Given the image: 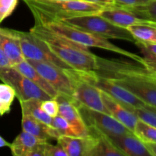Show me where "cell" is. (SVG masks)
Listing matches in <instances>:
<instances>
[{"label": "cell", "instance_id": "1", "mask_svg": "<svg viewBox=\"0 0 156 156\" xmlns=\"http://www.w3.org/2000/svg\"><path fill=\"white\" fill-rule=\"evenodd\" d=\"M96 72L127 89L146 105L156 107V73L128 61L98 56Z\"/></svg>", "mask_w": 156, "mask_h": 156}, {"label": "cell", "instance_id": "2", "mask_svg": "<svg viewBox=\"0 0 156 156\" xmlns=\"http://www.w3.org/2000/svg\"><path fill=\"white\" fill-rule=\"evenodd\" d=\"M34 22L29 31L44 41L55 55L70 67L75 69L97 71L98 56L91 53L88 47L55 33L41 23Z\"/></svg>", "mask_w": 156, "mask_h": 156}, {"label": "cell", "instance_id": "3", "mask_svg": "<svg viewBox=\"0 0 156 156\" xmlns=\"http://www.w3.org/2000/svg\"><path fill=\"white\" fill-rule=\"evenodd\" d=\"M31 13L34 21L46 23L65 18L98 14L102 6L82 0H23Z\"/></svg>", "mask_w": 156, "mask_h": 156}, {"label": "cell", "instance_id": "4", "mask_svg": "<svg viewBox=\"0 0 156 156\" xmlns=\"http://www.w3.org/2000/svg\"><path fill=\"white\" fill-rule=\"evenodd\" d=\"M41 24L45 25L46 27H48L55 33L62 35V36L74 41L76 44L83 46V47H86L88 48V47H95V48L109 50V51L114 52V53L126 56L129 59H132L133 60H135L136 62H139L142 66H143L144 64V59H143V56L126 51V50L114 45V44L110 42L108 39L101 37L97 35L93 34L89 32L85 31V30H81L77 27H73V26L69 25V24L59 21H49V22L41 23Z\"/></svg>", "mask_w": 156, "mask_h": 156}, {"label": "cell", "instance_id": "5", "mask_svg": "<svg viewBox=\"0 0 156 156\" xmlns=\"http://www.w3.org/2000/svg\"><path fill=\"white\" fill-rule=\"evenodd\" d=\"M59 21L105 39L123 40L132 43L136 41L127 29L115 25L98 14L65 18Z\"/></svg>", "mask_w": 156, "mask_h": 156}, {"label": "cell", "instance_id": "6", "mask_svg": "<svg viewBox=\"0 0 156 156\" xmlns=\"http://www.w3.org/2000/svg\"><path fill=\"white\" fill-rule=\"evenodd\" d=\"M66 70L73 85V103L109 114L102 100L101 91L90 81L87 71L75 69Z\"/></svg>", "mask_w": 156, "mask_h": 156}, {"label": "cell", "instance_id": "7", "mask_svg": "<svg viewBox=\"0 0 156 156\" xmlns=\"http://www.w3.org/2000/svg\"><path fill=\"white\" fill-rule=\"evenodd\" d=\"M12 32L18 41L25 59L49 62L64 69H73L55 55L44 41L35 37L30 31H20L12 29Z\"/></svg>", "mask_w": 156, "mask_h": 156}, {"label": "cell", "instance_id": "8", "mask_svg": "<svg viewBox=\"0 0 156 156\" xmlns=\"http://www.w3.org/2000/svg\"><path fill=\"white\" fill-rule=\"evenodd\" d=\"M90 134L98 133L108 137H114L132 132L108 114L76 105Z\"/></svg>", "mask_w": 156, "mask_h": 156}, {"label": "cell", "instance_id": "9", "mask_svg": "<svg viewBox=\"0 0 156 156\" xmlns=\"http://www.w3.org/2000/svg\"><path fill=\"white\" fill-rule=\"evenodd\" d=\"M0 80L14 88L19 102L30 99L44 101L51 98L47 93L12 66L0 67Z\"/></svg>", "mask_w": 156, "mask_h": 156}, {"label": "cell", "instance_id": "10", "mask_svg": "<svg viewBox=\"0 0 156 156\" xmlns=\"http://www.w3.org/2000/svg\"><path fill=\"white\" fill-rule=\"evenodd\" d=\"M88 79L100 90L109 94L121 103L126 109L132 111L133 108H140L146 104L127 89L118 85L111 79L101 76L96 71H87Z\"/></svg>", "mask_w": 156, "mask_h": 156}, {"label": "cell", "instance_id": "11", "mask_svg": "<svg viewBox=\"0 0 156 156\" xmlns=\"http://www.w3.org/2000/svg\"><path fill=\"white\" fill-rule=\"evenodd\" d=\"M60 94L73 102V85L66 70L51 63L26 59Z\"/></svg>", "mask_w": 156, "mask_h": 156}, {"label": "cell", "instance_id": "12", "mask_svg": "<svg viewBox=\"0 0 156 156\" xmlns=\"http://www.w3.org/2000/svg\"><path fill=\"white\" fill-rule=\"evenodd\" d=\"M98 15L115 25L124 28H127L129 26L136 25V24H156V22L154 21L140 18L129 9L118 7V6L104 8L98 13Z\"/></svg>", "mask_w": 156, "mask_h": 156}, {"label": "cell", "instance_id": "13", "mask_svg": "<svg viewBox=\"0 0 156 156\" xmlns=\"http://www.w3.org/2000/svg\"><path fill=\"white\" fill-rule=\"evenodd\" d=\"M56 141L67 156H90L97 144L98 138L92 135L87 136H60Z\"/></svg>", "mask_w": 156, "mask_h": 156}, {"label": "cell", "instance_id": "14", "mask_svg": "<svg viewBox=\"0 0 156 156\" xmlns=\"http://www.w3.org/2000/svg\"><path fill=\"white\" fill-rule=\"evenodd\" d=\"M56 99L59 105V115L63 117L73 126L78 136H91L76 105L60 94L56 98Z\"/></svg>", "mask_w": 156, "mask_h": 156}, {"label": "cell", "instance_id": "15", "mask_svg": "<svg viewBox=\"0 0 156 156\" xmlns=\"http://www.w3.org/2000/svg\"><path fill=\"white\" fill-rule=\"evenodd\" d=\"M108 138L125 156H152L145 143L133 132Z\"/></svg>", "mask_w": 156, "mask_h": 156}, {"label": "cell", "instance_id": "16", "mask_svg": "<svg viewBox=\"0 0 156 156\" xmlns=\"http://www.w3.org/2000/svg\"><path fill=\"white\" fill-rule=\"evenodd\" d=\"M101 97L110 115L114 117L129 130L134 132L135 126L139 120L138 117L132 111L126 109L121 103L102 91Z\"/></svg>", "mask_w": 156, "mask_h": 156}, {"label": "cell", "instance_id": "17", "mask_svg": "<svg viewBox=\"0 0 156 156\" xmlns=\"http://www.w3.org/2000/svg\"><path fill=\"white\" fill-rule=\"evenodd\" d=\"M22 111L21 127L23 131L29 133L46 141L53 140H57L59 135L53 126L47 125L41 120L34 118L27 111Z\"/></svg>", "mask_w": 156, "mask_h": 156}, {"label": "cell", "instance_id": "18", "mask_svg": "<svg viewBox=\"0 0 156 156\" xmlns=\"http://www.w3.org/2000/svg\"><path fill=\"white\" fill-rule=\"evenodd\" d=\"M12 66L16 69L21 73H22L26 77L28 78L32 82L37 85L44 92L47 93L50 98H56L59 94V93L26 59L18 62V63L15 64Z\"/></svg>", "mask_w": 156, "mask_h": 156}, {"label": "cell", "instance_id": "19", "mask_svg": "<svg viewBox=\"0 0 156 156\" xmlns=\"http://www.w3.org/2000/svg\"><path fill=\"white\" fill-rule=\"evenodd\" d=\"M0 47L5 52L12 66L25 59L18 41L12 34V29L0 27Z\"/></svg>", "mask_w": 156, "mask_h": 156}, {"label": "cell", "instance_id": "20", "mask_svg": "<svg viewBox=\"0 0 156 156\" xmlns=\"http://www.w3.org/2000/svg\"><path fill=\"white\" fill-rule=\"evenodd\" d=\"M46 140H41L29 133L22 131L17 136L9 148L14 156H28L29 153L38 145L45 143Z\"/></svg>", "mask_w": 156, "mask_h": 156}, {"label": "cell", "instance_id": "21", "mask_svg": "<svg viewBox=\"0 0 156 156\" xmlns=\"http://www.w3.org/2000/svg\"><path fill=\"white\" fill-rule=\"evenodd\" d=\"M136 41L156 44V24H136L127 27Z\"/></svg>", "mask_w": 156, "mask_h": 156}, {"label": "cell", "instance_id": "22", "mask_svg": "<svg viewBox=\"0 0 156 156\" xmlns=\"http://www.w3.org/2000/svg\"><path fill=\"white\" fill-rule=\"evenodd\" d=\"M91 135L97 137L98 143L90 156H125L107 136L98 133H94Z\"/></svg>", "mask_w": 156, "mask_h": 156}, {"label": "cell", "instance_id": "23", "mask_svg": "<svg viewBox=\"0 0 156 156\" xmlns=\"http://www.w3.org/2000/svg\"><path fill=\"white\" fill-rule=\"evenodd\" d=\"M41 100L37 99H30L25 101H20L21 106V111H27V113L33 116L34 118L41 120L47 125L51 126L53 117H50L46 114L41 107Z\"/></svg>", "mask_w": 156, "mask_h": 156}, {"label": "cell", "instance_id": "24", "mask_svg": "<svg viewBox=\"0 0 156 156\" xmlns=\"http://www.w3.org/2000/svg\"><path fill=\"white\" fill-rule=\"evenodd\" d=\"M134 44L143 53L144 59L143 66L149 71L156 73V44H144L139 41H135Z\"/></svg>", "mask_w": 156, "mask_h": 156}, {"label": "cell", "instance_id": "25", "mask_svg": "<svg viewBox=\"0 0 156 156\" xmlns=\"http://www.w3.org/2000/svg\"><path fill=\"white\" fill-rule=\"evenodd\" d=\"M16 94L11 85L0 83V116L9 114L13 104Z\"/></svg>", "mask_w": 156, "mask_h": 156}, {"label": "cell", "instance_id": "26", "mask_svg": "<svg viewBox=\"0 0 156 156\" xmlns=\"http://www.w3.org/2000/svg\"><path fill=\"white\" fill-rule=\"evenodd\" d=\"M133 133L143 143H156V127L140 119L136 124Z\"/></svg>", "mask_w": 156, "mask_h": 156}, {"label": "cell", "instance_id": "27", "mask_svg": "<svg viewBox=\"0 0 156 156\" xmlns=\"http://www.w3.org/2000/svg\"><path fill=\"white\" fill-rule=\"evenodd\" d=\"M126 9H129L140 18L156 22V0H151L144 5Z\"/></svg>", "mask_w": 156, "mask_h": 156}, {"label": "cell", "instance_id": "28", "mask_svg": "<svg viewBox=\"0 0 156 156\" xmlns=\"http://www.w3.org/2000/svg\"><path fill=\"white\" fill-rule=\"evenodd\" d=\"M132 112L134 113L140 120L156 127V107L145 105L140 108H133Z\"/></svg>", "mask_w": 156, "mask_h": 156}, {"label": "cell", "instance_id": "29", "mask_svg": "<svg viewBox=\"0 0 156 156\" xmlns=\"http://www.w3.org/2000/svg\"><path fill=\"white\" fill-rule=\"evenodd\" d=\"M51 126H53L60 136H79L71 124H69L67 120L63 117L57 115L53 117Z\"/></svg>", "mask_w": 156, "mask_h": 156}, {"label": "cell", "instance_id": "30", "mask_svg": "<svg viewBox=\"0 0 156 156\" xmlns=\"http://www.w3.org/2000/svg\"><path fill=\"white\" fill-rule=\"evenodd\" d=\"M18 2V0H0V24L12 15Z\"/></svg>", "mask_w": 156, "mask_h": 156}, {"label": "cell", "instance_id": "31", "mask_svg": "<svg viewBox=\"0 0 156 156\" xmlns=\"http://www.w3.org/2000/svg\"><path fill=\"white\" fill-rule=\"evenodd\" d=\"M41 107L46 114L53 118L59 115V105L56 98H51L47 100L41 101Z\"/></svg>", "mask_w": 156, "mask_h": 156}, {"label": "cell", "instance_id": "32", "mask_svg": "<svg viewBox=\"0 0 156 156\" xmlns=\"http://www.w3.org/2000/svg\"><path fill=\"white\" fill-rule=\"evenodd\" d=\"M44 156H67V154L58 143L53 146L47 142L44 144Z\"/></svg>", "mask_w": 156, "mask_h": 156}, {"label": "cell", "instance_id": "33", "mask_svg": "<svg viewBox=\"0 0 156 156\" xmlns=\"http://www.w3.org/2000/svg\"><path fill=\"white\" fill-rule=\"evenodd\" d=\"M151 0H114L115 5L123 8H133L148 4Z\"/></svg>", "mask_w": 156, "mask_h": 156}, {"label": "cell", "instance_id": "34", "mask_svg": "<svg viewBox=\"0 0 156 156\" xmlns=\"http://www.w3.org/2000/svg\"><path fill=\"white\" fill-rule=\"evenodd\" d=\"M82 1L87 2L93 3V4L98 5L104 8L111 7L115 5L114 0H82Z\"/></svg>", "mask_w": 156, "mask_h": 156}, {"label": "cell", "instance_id": "35", "mask_svg": "<svg viewBox=\"0 0 156 156\" xmlns=\"http://www.w3.org/2000/svg\"><path fill=\"white\" fill-rule=\"evenodd\" d=\"M12 63H11L10 60L9 59L8 56L3 51L2 49L0 47V67H5V66H11Z\"/></svg>", "mask_w": 156, "mask_h": 156}, {"label": "cell", "instance_id": "36", "mask_svg": "<svg viewBox=\"0 0 156 156\" xmlns=\"http://www.w3.org/2000/svg\"><path fill=\"white\" fill-rule=\"evenodd\" d=\"M149 152L152 156H156V143H144Z\"/></svg>", "mask_w": 156, "mask_h": 156}, {"label": "cell", "instance_id": "37", "mask_svg": "<svg viewBox=\"0 0 156 156\" xmlns=\"http://www.w3.org/2000/svg\"><path fill=\"white\" fill-rule=\"evenodd\" d=\"M9 146H10V143H8L7 141H5V140L0 136V148L6 147V146L9 147Z\"/></svg>", "mask_w": 156, "mask_h": 156}]
</instances>
